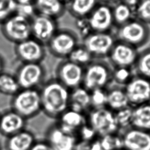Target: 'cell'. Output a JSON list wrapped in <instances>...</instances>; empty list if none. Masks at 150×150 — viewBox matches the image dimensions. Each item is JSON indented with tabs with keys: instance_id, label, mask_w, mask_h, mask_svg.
<instances>
[{
	"instance_id": "7a4b0ae2",
	"label": "cell",
	"mask_w": 150,
	"mask_h": 150,
	"mask_svg": "<svg viewBox=\"0 0 150 150\" xmlns=\"http://www.w3.org/2000/svg\"><path fill=\"white\" fill-rule=\"evenodd\" d=\"M113 67L104 59H94L85 67L82 85L90 92L108 88L112 83Z\"/></svg>"
},
{
	"instance_id": "b9f144b4",
	"label": "cell",
	"mask_w": 150,
	"mask_h": 150,
	"mask_svg": "<svg viewBox=\"0 0 150 150\" xmlns=\"http://www.w3.org/2000/svg\"><path fill=\"white\" fill-rule=\"evenodd\" d=\"M115 0H99V1H100L102 3H105L108 4V3H110L112 2Z\"/></svg>"
},
{
	"instance_id": "e0dca14e",
	"label": "cell",
	"mask_w": 150,
	"mask_h": 150,
	"mask_svg": "<svg viewBox=\"0 0 150 150\" xmlns=\"http://www.w3.org/2000/svg\"><path fill=\"white\" fill-rule=\"evenodd\" d=\"M78 140L76 135L65 133L56 124L48 129L45 140L54 150H74Z\"/></svg>"
},
{
	"instance_id": "7c38bea8",
	"label": "cell",
	"mask_w": 150,
	"mask_h": 150,
	"mask_svg": "<svg viewBox=\"0 0 150 150\" xmlns=\"http://www.w3.org/2000/svg\"><path fill=\"white\" fill-rule=\"evenodd\" d=\"M17 58L23 63H41L46 55V46L30 37L15 45Z\"/></svg>"
},
{
	"instance_id": "484cf974",
	"label": "cell",
	"mask_w": 150,
	"mask_h": 150,
	"mask_svg": "<svg viewBox=\"0 0 150 150\" xmlns=\"http://www.w3.org/2000/svg\"><path fill=\"white\" fill-rule=\"evenodd\" d=\"M133 69L135 75L150 80V48L139 53Z\"/></svg>"
},
{
	"instance_id": "60d3db41",
	"label": "cell",
	"mask_w": 150,
	"mask_h": 150,
	"mask_svg": "<svg viewBox=\"0 0 150 150\" xmlns=\"http://www.w3.org/2000/svg\"><path fill=\"white\" fill-rule=\"evenodd\" d=\"M5 61L4 58L2 56L0 55V74L3 72V70L4 69Z\"/></svg>"
},
{
	"instance_id": "83f0119b",
	"label": "cell",
	"mask_w": 150,
	"mask_h": 150,
	"mask_svg": "<svg viewBox=\"0 0 150 150\" xmlns=\"http://www.w3.org/2000/svg\"><path fill=\"white\" fill-rule=\"evenodd\" d=\"M112 17L114 24L117 27L130 21L133 15V9L123 3L120 2L112 7Z\"/></svg>"
},
{
	"instance_id": "74e56055",
	"label": "cell",
	"mask_w": 150,
	"mask_h": 150,
	"mask_svg": "<svg viewBox=\"0 0 150 150\" xmlns=\"http://www.w3.org/2000/svg\"><path fill=\"white\" fill-rule=\"evenodd\" d=\"M30 150H54L46 140L36 141Z\"/></svg>"
},
{
	"instance_id": "ee69618b",
	"label": "cell",
	"mask_w": 150,
	"mask_h": 150,
	"mask_svg": "<svg viewBox=\"0 0 150 150\" xmlns=\"http://www.w3.org/2000/svg\"><path fill=\"white\" fill-rule=\"evenodd\" d=\"M0 150H1V147H0Z\"/></svg>"
},
{
	"instance_id": "f546056e",
	"label": "cell",
	"mask_w": 150,
	"mask_h": 150,
	"mask_svg": "<svg viewBox=\"0 0 150 150\" xmlns=\"http://www.w3.org/2000/svg\"><path fill=\"white\" fill-rule=\"evenodd\" d=\"M102 150H122L123 142L120 132L99 137Z\"/></svg>"
},
{
	"instance_id": "44dd1931",
	"label": "cell",
	"mask_w": 150,
	"mask_h": 150,
	"mask_svg": "<svg viewBox=\"0 0 150 150\" xmlns=\"http://www.w3.org/2000/svg\"><path fill=\"white\" fill-rule=\"evenodd\" d=\"M69 108L86 114L91 109L90 91L83 86L71 90Z\"/></svg>"
},
{
	"instance_id": "30bf717a",
	"label": "cell",
	"mask_w": 150,
	"mask_h": 150,
	"mask_svg": "<svg viewBox=\"0 0 150 150\" xmlns=\"http://www.w3.org/2000/svg\"><path fill=\"white\" fill-rule=\"evenodd\" d=\"M85 67L64 59L57 67V79L63 86L72 90L82 85Z\"/></svg>"
},
{
	"instance_id": "5b68a950",
	"label": "cell",
	"mask_w": 150,
	"mask_h": 150,
	"mask_svg": "<svg viewBox=\"0 0 150 150\" xmlns=\"http://www.w3.org/2000/svg\"><path fill=\"white\" fill-rule=\"evenodd\" d=\"M0 25L3 36L15 44L31 37V19L17 12Z\"/></svg>"
},
{
	"instance_id": "ab89813d",
	"label": "cell",
	"mask_w": 150,
	"mask_h": 150,
	"mask_svg": "<svg viewBox=\"0 0 150 150\" xmlns=\"http://www.w3.org/2000/svg\"><path fill=\"white\" fill-rule=\"evenodd\" d=\"M18 5L33 4L35 0H15Z\"/></svg>"
},
{
	"instance_id": "f6af8a7d",
	"label": "cell",
	"mask_w": 150,
	"mask_h": 150,
	"mask_svg": "<svg viewBox=\"0 0 150 150\" xmlns=\"http://www.w3.org/2000/svg\"></svg>"
},
{
	"instance_id": "e575fe53",
	"label": "cell",
	"mask_w": 150,
	"mask_h": 150,
	"mask_svg": "<svg viewBox=\"0 0 150 150\" xmlns=\"http://www.w3.org/2000/svg\"><path fill=\"white\" fill-rule=\"evenodd\" d=\"M135 13L136 19L148 25L150 24V0H140Z\"/></svg>"
},
{
	"instance_id": "d4e9b609",
	"label": "cell",
	"mask_w": 150,
	"mask_h": 150,
	"mask_svg": "<svg viewBox=\"0 0 150 150\" xmlns=\"http://www.w3.org/2000/svg\"><path fill=\"white\" fill-rule=\"evenodd\" d=\"M132 127L150 132V102L133 108Z\"/></svg>"
},
{
	"instance_id": "d6a6232c",
	"label": "cell",
	"mask_w": 150,
	"mask_h": 150,
	"mask_svg": "<svg viewBox=\"0 0 150 150\" xmlns=\"http://www.w3.org/2000/svg\"><path fill=\"white\" fill-rule=\"evenodd\" d=\"M91 108H105L107 102V88H99L90 92Z\"/></svg>"
},
{
	"instance_id": "4dcf8cb0",
	"label": "cell",
	"mask_w": 150,
	"mask_h": 150,
	"mask_svg": "<svg viewBox=\"0 0 150 150\" xmlns=\"http://www.w3.org/2000/svg\"><path fill=\"white\" fill-rule=\"evenodd\" d=\"M135 75L133 68L113 67L112 82L118 86H125Z\"/></svg>"
},
{
	"instance_id": "9c48e42d",
	"label": "cell",
	"mask_w": 150,
	"mask_h": 150,
	"mask_svg": "<svg viewBox=\"0 0 150 150\" xmlns=\"http://www.w3.org/2000/svg\"><path fill=\"white\" fill-rule=\"evenodd\" d=\"M45 75V69L41 63H23L15 76L21 89H35L44 83Z\"/></svg>"
},
{
	"instance_id": "f1b7e54d",
	"label": "cell",
	"mask_w": 150,
	"mask_h": 150,
	"mask_svg": "<svg viewBox=\"0 0 150 150\" xmlns=\"http://www.w3.org/2000/svg\"><path fill=\"white\" fill-rule=\"evenodd\" d=\"M67 59L86 67L94 60L90 52L82 44H79L69 54Z\"/></svg>"
},
{
	"instance_id": "6da1fadb",
	"label": "cell",
	"mask_w": 150,
	"mask_h": 150,
	"mask_svg": "<svg viewBox=\"0 0 150 150\" xmlns=\"http://www.w3.org/2000/svg\"><path fill=\"white\" fill-rule=\"evenodd\" d=\"M39 90L42 110L49 117L58 119L69 109L71 90L56 78L44 83Z\"/></svg>"
},
{
	"instance_id": "ba28073f",
	"label": "cell",
	"mask_w": 150,
	"mask_h": 150,
	"mask_svg": "<svg viewBox=\"0 0 150 150\" xmlns=\"http://www.w3.org/2000/svg\"><path fill=\"white\" fill-rule=\"evenodd\" d=\"M117 39L109 32H92L85 35L82 45L94 59L108 58Z\"/></svg>"
},
{
	"instance_id": "9a60e30c",
	"label": "cell",
	"mask_w": 150,
	"mask_h": 150,
	"mask_svg": "<svg viewBox=\"0 0 150 150\" xmlns=\"http://www.w3.org/2000/svg\"><path fill=\"white\" fill-rule=\"evenodd\" d=\"M59 28L56 20L36 14L31 19V37L45 46Z\"/></svg>"
},
{
	"instance_id": "7bdbcfd3",
	"label": "cell",
	"mask_w": 150,
	"mask_h": 150,
	"mask_svg": "<svg viewBox=\"0 0 150 150\" xmlns=\"http://www.w3.org/2000/svg\"><path fill=\"white\" fill-rule=\"evenodd\" d=\"M62 1L67 4V3L68 2L69 0H62Z\"/></svg>"
},
{
	"instance_id": "4fadbf2b",
	"label": "cell",
	"mask_w": 150,
	"mask_h": 150,
	"mask_svg": "<svg viewBox=\"0 0 150 150\" xmlns=\"http://www.w3.org/2000/svg\"><path fill=\"white\" fill-rule=\"evenodd\" d=\"M138 54L137 48L117 40L108 58L113 67L133 68Z\"/></svg>"
},
{
	"instance_id": "277c9868",
	"label": "cell",
	"mask_w": 150,
	"mask_h": 150,
	"mask_svg": "<svg viewBox=\"0 0 150 150\" xmlns=\"http://www.w3.org/2000/svg\"><path fill=\"white\" fill-rule=\"evenodd\" d=\"M149 25L137 19H132L117 28L116 38L138 49L149 39Z\"/></svg>"
},
{
	"instance_id": "52a82bcc",
	"label": "cell",
	"mask_w": 150,
	"mask_h": 150,
	"mask_svg": "<svg viewBox=\"0 0 150 150\" xmlns=\"http://www.w3.org/2000/svg\"><path fill=\"white\" fill-rule=\"evenodd\" d=\"M86 115L87 123L95 130L99 137L120 132L115 112L106 107L91 108Z\"/></svg>"
},
{
	"instance_id": "2e32d148",
	"label": "cell",
	"mask_w": 150,
	"mask_h": 150,
	"mask_svg": "<svg viewBox=\"0 0 150 150\" xmlns=\"http://www.w3.org/2000/svg\"><path fill=\"white\" fill-rule=\"evenodd\" d=\"M124 150H150V132L131 127L120 131Z\"/></svg>"
},
{
	"instance_id": "ffe728a7",
	"label": "cell",
	"mask_w": 150,
	"mask_h": 150,
	"mask_svg": "<svg viewBox=\"0 0 150 150\" xmlns=\"http://www.w3.org/2000/svg\"><path fill=\"white\" fill-rule=\"evenodd\" d=\"M35 13L57 20L67 11V4L62 0H35Z\"/></svg>"
},
{
	"instance_id": "7402d4cb",
	"label": "cell",
	"mask_w": 150,
	"mask_h": 150,
	"mask_svg": "<svg viewBox=\"0 0 150 150\" xmlns=\"http://www.w3.org/2000/svg\"><path fill=\"white\" fill-rule=\"evenodd\" d=\"M129 106L125 86L115 84L107 88V108L116 112Z\"/></svg>"
},
{
	"instance_id": "4316f807",
	"label": "cell",
	"mask_w": 150,
	"mask_h": 150,
	"mask_svg": "<svg viewBox=\"0 0 150 150\" xmlns=\"http://www.w3.org/2000/svg\"><path fill=\"white\" fill-rule=\"evenodd\" d=\"M20 90L15 75L4 71L0 74V93L13 96Z\"/></svg>"
},
{
	"instance_id": "5bb4252c",
	"label": "cell",
	"mask_w": 150,
	"mask_h": 150,
	"mask_svg": "<svg viewBox=\"0 0 150 150\" xmlns=\"http://www.w3.org/2000/svg\"><path fill=\"white\" fill-rule=\"evenodd\" d=\"M86 19L92 32H109L114 25L112 7L105 3H99Z\"/></svg>"
},
{
	"instance_id": "836d02e7",
	"label": "cell",
	"mask_w": 150,
	"mask_h": 150,
	"mask_svg": "<svg viewBox=\"0 0 150 150\" xmlns=\"http://www.w3.org/2000/svg\"><path fill=\"white\" fill-rule=\"evenodd\" d=\"M15 0H0V24L17 11Z\"/></svg>"
},
{
	"instance_id": "8992f818",
	"label": "cell",
	"mask_w": 150,
	"mask_h": 150,
	"mask_svg": "<svg viewBox=\"0 0 150 150\" xmlns=\"http://www.w3.org/2000/svg\"><path fill=\"white\" fill-rule=\"evenodd\" d=\"M79 44L77 34L71 29L58 28L46 45L50 54L66 59Z\"/></svg>"
},
{
	"instance_id": "d590c367",
	"label": "cell",
	"mask_w": 150,
	"mask_h": 150,
	"mask_svg": "<svg viewBox=\"0 0 150 150\" xmlns=\"http://www.w3.org/2000/svg\"><path fill=\"white\" fill-rule=\"evenodd\" d=\"M76 136L78 139L86 142H92L99 137L95 130L87 123L80 128Z\"/></svg>"
},
{
	"instance_id": "ac0fdd59",
	"label": "cell",
	"mask_w": 150,
	"mask_h": 150,
	"mask_svg": "<svg viewBox=\"0 0 150 150\" xmlns=\"http://www.w3.org/2000/svg\"><path fill=\"white\" fill-rule=\"evenodd\" d=\"M56 123L65 133L76 135L80 128L87 123L86 114L67 109L58 118Z\"/></svg>"
},
{
	"instance_id": "603a6c76",
	"label": "cell",
	"mask_w": 150,
	"mask_h": 150,
	"mask_svg": "<svg viewBox=\"0 0 150 150\" xmlns=\"http://www.w3.org/2000/svg\"><path fill=\"white\" fill-rule=\"evenodd\" d=\"M35 142L33 134L24 129L8 137L5 146L7 150H30Z\"/></svg>"
},
{
	"instance_id": "8fae6325",
	"label": "cell",
	"mask_w": 150,
	"mask_h": 150,
	"mask_svg": "<svg viewBox=\"0 0 150 150\" xmlns=\"http://www.w3.org/2000/svg\"><path fill=\"white\" fill-rule=\"evenodd\" d=\"M125 89L132 108L150 102V80L135 75Z\"/></svg>"
},
{
	"instance_id": "f35d334b",
	"label": "cell",
	"mask_w": 150,
	"mask_h": 150,
	"mask_svg": "<svg viewBox=\"0 0 150 150\" xmlns=\"http://www.w3.org/2000/svg\"><path fill=\"white\" fill-rule=\"evenodd\" d=\"M121 2L133 9L136 8L140 0H121Z\"/></svg>"
},
{
	"instance_id": "3957f363",
	"label": "cell",
	"mask_w": 150,
	"mask_h": 150,
	"mask_svg": "<svg viewBox=\"0 0 150 150\" xmlns=\"http://www.w3.org/2000/svg\"><path fill=\"white\" fill-rule=\"evenodd\" d=\"M11 107L25 119L35 116L42 110L40 90L21 89L13 96Z\"/></svg>"
},
{
	"instance_id": "8d00e7d4",
	"label": "cell",
	"mask_w": 150,
	"mask_h": 150,
	"mask_svg": "<svg viewBox=\"0 0 150 150\" xmlns=\"http://www.w3.org/2000/svg\"><path fill=\"white\" fill-rule=\"evenodd\" d=\"M74 150H102L99 137L92 142L78 140Z\"/></svg>"
},
{
	"instance_id": "1f68e13d",
	"label": "cell",
	"mask_w": 150,
	"mask_h": 150,
	"mask_svg": "<svg viewBox=\"0 0 150 150\" xmlns=\"http://www.w3.org/2000/svg\"><path fill=\"white\" fill-rule=\"evenodd\" d=\"M115 112V118L120 131L132 127L133 108L129 106Z\"/></svg>"
},
{
	"instance_id": "d6986e66",
	"label": "cell",
	"mask_w": 150,
	"mask_h": 150,
	"mask_svg": "<svg viewBox=\"0 0 150 150\" xmlns=\"http://www.w3.org/2000/svg\"><path fill=\"white\" fill-rule=\"evenodd\" d=\"M26 120L16 111L8 110L0 115V133L8 137L25 129Z\"/></svg>"
},
{
	"instance_id": "cb8c5ba5",
	"label": "cell",
	"mask_w": 150,
	"mask_h": 150,
	"mask_svg": "<svg viewBox=\"0 0 150 150\" xmlns=\"http://www.w3.org/2000/svg\"><path fill=\"white\" fill-rule=\"evenodd\" d=\"M99 3V0H69L67 11L77 20L86 19Z\"/></svg>"
}]
</instances>
